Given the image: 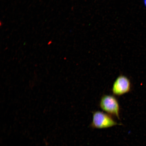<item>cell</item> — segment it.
<instances>
[{"mask_svg":"<svg viewBox=\"0 0 146 146\" xmlns=\"http://www.w3.org/2000/svg\"><path fill=\"white\" fill-rule=\"evenodd\" d=\"M99 106L104 112L120 120L121 109L119 102L115 96L104 95L100 98Z\"/></svg>","mask_w":146,"mask_h":146,"instance_id":"obj_2","label":"cell"},{"mask_svg":"<svg viewBox=\"0 0 146 146\" xmlns=\"http://www.w3.org/2000/svg\"><path fill=\"white\" fill-rule=\"evenodd\" d=\"M132 85L130 79L125 76L120 75L116 78L112 87L113 95L121 96L130 92Z\"/></svg>","mask_w":146,"mask_h":146,"instance_id":"obj_3","label":"cell"},{"mask_svg":"<svg viewBox=\"0 0 146 146\" xmlns=\"http://www.w3.org/2000/svg\"><path fill=\"white\" fill-rule=\"evenodd\" d=\"M118 125H122L118 123L113 117L105 112L96 111L92 112V120L89 127L93 129H103Z\"/></svg>","mask_w":146,"mask_h":146,"instance_id":"obj_1","label":"cell"},{"mask_svg":"<svg viewBox=\"0 0 146 146\" xmlns=\"http://www.w3.org/2000/svg\"><path fill=\"white\" fill-rule=\"evenodd\" d=\"M143 3L144 6L146 8V0H143Z\"/></svg>","mask_w":146,"mask_h":146,"instance_id":"obj_4","label":"cell"}]
</instances>
